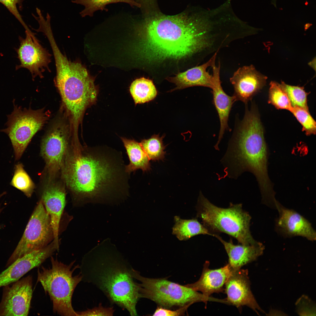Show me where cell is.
Masks as SVG:
<instances>
[{
    "mask_svg": "<svg viewBox=\"0 0 316 316\" xmlns=\"http://www.w3.org/2000/svg\"><path fill=\"white\" fill-rule=\"evenodd\" d=\"M122 153L107 147L82 146L72 141L61 171L73 204H117L129 195L130 174Z\"/></svg>",
    "mask_w": 316,
    "mask_h": 316,
    "instance_id": "obj_1",
    "label": "cell"
},
{
    "mask_svg": "<svg viewBox=\"0 0 316 316\" xmlns=\"http://www.w3.org/2000/svg\"><path fill=\"white\" fill-rule=\"evenodd\" d=\"M139 26L141 52L150 64L196 55L203 59L221 46L220 35L208 20L187 13L158 14Z\"/></svg>",
    "mask_w": 316,
    "mask_h": 316,
    "instance_id": "obj_2",
    "label": "cell"
},
{
    "mask_svg": "<svg viewBox=\"0 0 316 316\" xmlns=\"http://www.w3.org/2000/svg\"><path fill=\"white\" fill-rule=\"evenodd\" d=\"M87 281L102 291L111 302L131 316L137 315L136 305L141 298L139 283L134 280L132 268L108 240L85 256Z\"/></svg>",
    "mask_w": 316,
    "mask_h": 316,
    "instance_id": "obj_3",
    "label": "cell"
},
{
    "mask_svg": "<svg viewBox=\"0 0 316 316\" xmlns=\"http://www.w3.org/2000/svg\"><path fill=\"white\" fill-rule=\"evenodd\" d=\"M268 150L263 127L257 111L246 107L243 119L222 159L226 175L237 178L248 171L255 177L261 196L274 193L267 170Z\"/></svg>",
    "mask_w": 316,
    "mask_h": 316,
    "instance_id": "obj_4",
    "label": "cell"
},
{
    "mask_svg": "<svg viewBox=\"0 0 316 316\" xmlns=\"http://www.w3.org/2000/svg\"><path fill=\"white\" fill-rule=\"evenodd\" d=\"M196 209L197 217L213 234L226 233L244 245H253L259 242L251 234L250 226L251 218L243 209L241 204L231 203L227 208L219 207L210 202L200 192Z\"/></svg>",
    "mask_w": 316,
    "mask_h": 316,
    "instance_id": "obj_5",
    "label": "cell"
},
{
    "mask_svg": "<svg viewBox=\"0 0 316 316\" xmlns=\"http://www.w3.org/2000/svg\"><path fill=\"white\" fill-rule=\"evenodd\" d=\"M51 257V267H42L38 269L37 281L49 296L54 312L62 316H77L72 305V299L75 288L83 279L81 273L73 275L80 267L78 265L73 267L75 261L66 265Z\"/></svg>",
    "mask_w": 316,
    "mask_h": 316,
    "instance_id": "obj_6",
    "label": "cell"
},
{
    "mask_svg": "<svg viewBox=\"0 0 316 316\" xmlns=\"http://www.w3.org/2000/svg\"><path fill=\"white\" fill-rule=\"evenodd\" d=\"M132 273L133 277L140 282L139 284L141 298L150 299L158 306L175 309L190 307L197 302H203L206 305L208 301L217 300V298L205 296L185 285L171 281L166 278L145 277L133 268Z\"/></svg>",
    "mask_w": 316,
    "mask_h": 316,
    "instance_id": "obj_7",
    "label": "cell"
},
{
    "mask_svg": "<svg viewBox=\"0 0 316 316\" xmlns=\"http://www.w3.org/2000/svg\"><path fill=\"white\" fill-rule=\"evenodd\" d=\"M7 115V128L1 131L6 133L12 144L16 160L19 159L33 137L47 121L49 116L42 109H23L15 105Z\"/></svg>",
    "mask_w": 316,
    "mask_h": 316,
    "instance_id": "obj_8",
    "label": "cell"
},
{
    "mask_svg": "<svg viewBox=\"0 0 316 316\" xmlns=\"http://www.w3.org/2000/svg\"><path fill=\"white\" fill-rule=\"evenodd\" d=\"M54 239L50 217L40 200L31 215L21 239L8 260L6 267L18 258L46 246Z\"/></svg>",
    "mask_w": 316,
    "mask_h": 316,
    "instance_id": "obj_9",
    "label": "cell"
},
{
    "mask_svg": "<svg viewBox=\"0 0 316 316\" xmlns=\"http://www.w3.org/2000/svg\"><path fill=\"white\" fill-rule=\"evenodd\" d=\"M71 132L68 123L59 119L42 139L40 154L45 162L48 178H55L61 171L71 141Z\"/></svg>",
    "mask_w": 316,
    "mask_h": 316,
    "instance_id": "obj_10",
    "label": "cell"
},
{
    "mask_svg": "<svg viewBox=\"0 0 316 316\" xmlns=\"http://www.w3.org/2000/svg\"><path fill=\"white\" fill-rule=\"evenodd\" d=\"M25 38L19 37L20 45L16 51L20 64L16 66V70L25 68L29 71L33 78L37 76L42 78L46 69L50 71L49 66L51 55L40 44L35 33L30 30H25Z\"/></svg>",
    "mask_w": 316,
    "mask_h": 316,
    "instance_id": "obj_11",
    "label": "cell"
},
{
    "mask_svg": "<svg viewBox=\"0 0 316 316\" xmlns=\"http://www.w3.org/2000/svg\"><path fill=\"white\" fill-rule=\"evenodd\" d=\"M32 279L28 275L3 287L0 316H27L32 297Z\"/></svg>",
    "mask_w": 316,
    "mask_h": 316,
    "instance_id": "obj_12",
    "label": "cell"
},
{
    "mask_svg": "<svg viewBox=\"0 0 316 316\" xmlns=\"http://www.w3.org/2000/svg\"><path fill=\"white\" fill-rule=\"evenodd\" d=\"M247 269L232 270L224 287L228 304L238 308L246 306L260 315L258 311L265 314L259 305L250 289Z\"/></svg>",
    "mask_w": 316,
    "mask_h": 316,
    "instance_id": "obj_13",
    "label": "cell"
},
{
    "mask_svg": "<svg viewBox=\"0 0 316 316\" xmlns=\"http://www.w3.org/2000/svg\"><path fill=\"white\" fill-rule=\"evenodd\" d=\"M55 179H47L40 194V200L50 217L54 236L53 241L59 247V229L66 205V194L64 184L56 181Z\"/></svg>",
    "mask_w": 316,
    "mask_h": 316,
    "instance_id": "obj_14",
    "label": "cell"
},
{
    "mask_svg": "<svg viewBox=\"0 0 316 316\" xmlns=\"http://www.w3.org/2000/svg\"><path fill=\"white\" fill-rule=\"evenodd\" d=\"M56 251L51 243L17 259L0 274V288L17 281L32 269L39 267Z\"/></svg>",
    "mask_w": 316,
    "mask_h": 316,
    "instance_id": "obj_15",
    "label": "cell"
},
{
    "mask_svg": "<svg viewBox=\"0 0 316 316\" xmlns=\"http://www.w3.org/2000/svg\"><path fill=\"white\" fill-rule=\"evenodd\" d=\"M276 208L279 215L275 224L279 233L286 237L300 236L311 241L316 240L315 231L306 218L295 210L284 207L277 201Z\"/></svg>",
    "mask_w": 316,
    "mask_h": 316,
    "instance_id": "obj_16",
    "label": "cell"
},
{
    "mask_svg": "<svg viewBox=\"0 0 316 316\" xmlns=\"http://www.w3.org/2000/svg\"><path fill=\"white\" fill-rule=\"evenodd\" d=\"M267 78L253 65L239 68L230 78L236 101L246 104L264 86Z\"/></svg>",
    "mask_w": 316,
    "mask_h": 316,
    "instance_id": "obj_17",
    "label": "cell"
},
{
    "mask_svg": "<svg viewBox=\"0 0 316 316\" xmlns=\"http://www.w3.org/2000/svg\"><path fill=\"white\" fill-rule=\"evenodd\" d=\"M220 66L219 61L217 66L215 64L211 66L214 78L213 85L211 88L213 102L218 114L220 123L218 139L214 146L215 148L218 150V146L225 132L229 128L228 120L229 114L233 104L236 101L234 96L228 95L222 88L220 77Z\"/></svg>",
    "mask_w": 316,
    "mask_h": 316,
    "instance_id": "obj_18",
    "label": "cell"
},
{
    "mask_svg": "<svg viewBox=\"0 0 316 316\" xmlns=\"http://www.w3.org/2000/svg\"><path fill=\"white\" fill-rule=\"evenodd\" d=\"M209 262L204 264L201 276L195 282L185 285L200 291L204 295L210 297L214 293L222 292L225 284L231 276L232 270L228 264L223 267L216 269L209 268Z\"/></svg>",
    "mask_w": 316,
    "mask_h": 316,
    "instance_id": "obj_19",
    "label": "cell"
},
{
    "mask_svg": "<svg viewBox=\"0 0 316 316\" xmlns=\"http://www.w3.org/2000/svg\"><path fill=\"white\" fill-rule=\"evenodd\" d=\"M217 53H214L208 61L201 65L178 73L175 76L166 78L167 80L176 85V87L171 91L195 86L211 88L213 83V76L207 71V69L215 64Z\"/></svg>",
    "mask_w": 316,
    "mask_h": 316,
    "instance_id": "obj_20",
    "label": "cell"
},
{
    "mask_svg": "<svg viewBox=\"0 0 316 316\" xmlns=\"http://www.w3.org/2000/svg\"><path fill=\"white\" fill-rule=\"evenodd\" d=\"M217 238L223 244L228 255V263L232 270L241 269L243 266L255 260L263 253L265 246L262 243L250 245L234 244L231 240L227 242L219 236L215 234Z\"/></svg>",
    "mask_w": 316,
    "mask_h": 316,
    "instance_id": "obj_21",
    "label": "cell"
},
{
    "mask_svg": "<svg viewBox=\"0 0 316 316\" xmlns=\"http://www.w3.org/2000/svg\"><path fill=\"white\" fill-rule=\"evenodd\" d=\"M126 150L129 160V164L126 166V170L130 174L137 169L143 172L149 171L151 165L149 159L140 143L134 140L121 138Z\"/></svg>",
    "mask_w": 316,
    "mask_h": 316,
    "instance_id": "obj_22",
    "label": "cell"
},
{
    "mask_svg": "<svg viewBox=\"0 0 316 316\" xmlns=\"http://www.w3.org/2000/svg\"><path fill=\"white\" fill-rule=\"evenodd\" d=\"M174 220L175 224L172 228V234L180 241L187 240L200 234L214 236L196 219H183L175 216Z\"/></svg>",
    "mask_w": 316,
    "mask_h": 316,
    "instance_id": "obj_23",
    "label": "cell"
},
{
    "mask_svg": "<svg viewBox=\"0 0 316 316\" xmlns=\"http://www.w3.org/2000/svg\"><path fill=\"white\" fill-rule=\"evenodd\" d=\"M130 92L136 104L152 100L157 94L152 81L143 77L136 79L132 83Z\"/></svg>",
    "mask_w": 316,
    "mask_h": 316,
    "instance_id": "obj_24",
    "label": "cell"
},
{
    "mask_svg": "<svg viewBox=\"0 0 316 316\" xmlns=\"http://www.w3.org/2000/svg\"><path fill=\"white\" fill-rule=\"evenodd\" d=\"M72 3L82 5L84 9L79 13L82 17L86 16L92 17L94 13L97 11L108 9L105 8L107 5L110 4L123 2L128 4L131 6L140 7L141 4L136 1L135 0H71Z\"/></svg>",
    "mask_w": 316,
    "mask_h": 316,
    "instance_id": "obj_25",
    "label": "cell"
},
{
    "mask_svg": "<svg viewBox=\"0 0 316 316\" xmlns=\"http://www.w3.org/2000/svg\"><path fill=\"white\" fill-rule=\"evenodd\" d=\"M11 184L28 197H31L35 188L34 183L24 170L23 164L19 163L15 166Z\"/></svg>",
    "mask_w": 316,
    "mask_h": 316,
    "instance_id": "obj_26",
    "label": "cell"
},
{
    "mask_svg": "<svg viewBox=\"0 0 316 316\" xmlns=\"http://www.w3.org/2000/svg\"><path fill=\"white\" fill-rule=\"evenodd\" d=\"M164 137L154 134L150 138L141 141L140 144L150 160L158 161L164 159L165 146L163 139Z\"/></svg>",
    "mask_w": 316,
    "mask_h": 316,
    "instance_id": "obj_27",
    "label": "cell"
},
{
    "mask_svg": "<svg viewBox=\"0 0 316 316\" xmlns=\"http://www.w3.org/2000/svg\"><path fill=\"white\" fill-rule=\"evenodd\" d=\"M268 102L279 109L292 110V106L286 93L280 87L279 84L272 81L270 84Z\"/></svg>",
    "mask_w": 316,
    "mask_h": 316,
    "instance_id": "obj_28",
    "label": "cell"
},
{
    "mask_svg": "<svg viewBox=\"0 0 316 316\" xmlns=\"http://www.w3.org/2000/svg\"><path fill=\"white\" fill-rule=\"evenodd\" d=\"M279 85L287 95L293 107L298 106L309 111L307 102L308 93L303 87L289 85L284 82Z\"/></svg>",
    "mask_w": 316,
    "mask_h": 316,
    "instance_id": "obj_29",
    "label": "cell"
},
{
    "mask_svg": "<svg viewBox=\"0 0 316 316\" xmlns=\"http://www.w3.org/2000/svg\"><path fill=\"white\" fill-rule=\"evenodd\" d=\"M291 112L302 126V130L307 135L315 134L316 123L308 111L303 108L293 107Z\"/></svg>",
    "mask_w": 316,
    "mask_h": 316,
    "instance_id": "obj_30",
    "label": "cell"
},
{
    "mask_svg": "<svg viewBox=\"0 0 316 316\" xmlns=\"http://www.w3.org/2000/svg\"><path fill=\"white\" fill-rule=\"evenodd\" d=\"M296 312L300 316L316 315L315 303L305 295H302L295 303Z\"/></svg>",
    "mask_w": 316,
    "mask_h": 316,
    "instance_id": "obj_31",
    "label": "cell"
},
{
    "mask_svg": "<svg viewBox=\"0 0 316 316\" xmlns=\"http://www.w3.org/2000/svg\"><path fill=\"white\" fill-rule=\"evenodd\" d=\"M24 0H0V3L7 8L20 23L24 28H25L28 27V26L23 20L17 8V5H18L19 6L20 9H22L23 7L22 3Z\"/></svg>",
    "mask_w": 316,
    "mask_h": 316,
    "instance_id": "obj_32",
    "label": "cell"
},
{
    "mask_svg": "<svg viewBox=\"0 0 316 316\" xmlns=\"http://www.w3.org/2000/svg\"><path fill=\"white\" fill-rule=\"evenodd\" d=\"M114 310L112 307L105 308L100 304L99 306L83 311L76 312L79 316H112Z\"/></svg>",
    "mask_w": 316,
    "mask_h": 316,
    "instance_id": "obj_33",
    "label": "cell"
},
{
    "mask_svg": "<svg viewBox=\"0 0 316 316\" xmlns=\"http://www.w3.org/2000/svg\"><path fill=\"white\" fill-rule=\"evenodd\" d=\"M189 307L186 306L175 309L164 308L157 306L152 315L159 316H181L185 315Z\"/></svg>",
    "mask_w": 316,
    "mask_h": 316,
    "instance_id": "obj_34",
    "label": "cell"
},
{
    "mask_svg": "<svg viewBox=\"0 0 316 316\" xmlns=\"http://www.w3.org/2000/svg\"><path fill=\"white\" fill-rule=\"evenodd\" d=\"M6 194V192H4L3 193H2L1 194H0V199L2 196H3L4 195H5ZM2 209H3L1 207L0 205V214L1 213V211H2Z\"/></svg>",
    "mask_w": 316,
    "mask_h": 316,
    "instance_id": "obj_35",
    "label": "cell"
}]
</instances>
